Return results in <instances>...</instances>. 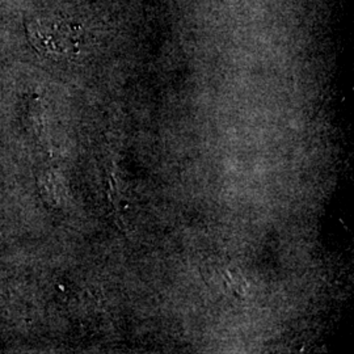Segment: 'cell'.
Returning <instances> with one entry per match:
<instances>
[{"mask_svg":"<svg viewBox=\"0 0 354 354\" xmlns=\"http://www.w3.org/2000/svg\"><path fill=\"white\" fill-rule=\"evenodd\" d=\"M30 41L45 55L64 57L77 51L80 30L67 23H41L32 26Z\"/></svg>","mask_w":354,"mask_h":354,"instance_id":"cell-1","label":"cell"}]
</instances>
